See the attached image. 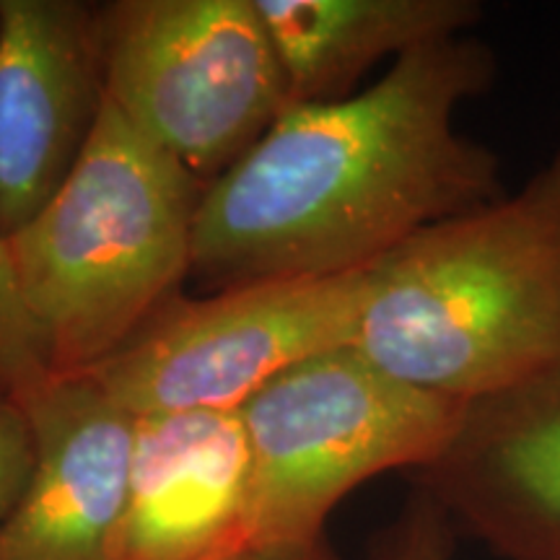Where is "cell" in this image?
<instances>
[{
    "label": "cell",
    "instance_id": "obj_11",
    "mask_svg": "<svg viewBox=\"0 0 560 560\" xmlns=\"http://www.w3.org/2000/svg\"><path fill=\"white\" fill-rule=\"evenodd\" d=\"M289 104L335 102L384 60L467 34L472 0H257Z\"/></svg>",
    "mask_w": 560,
    "mask_h": 560
},
{
    "label": "cell",
    "instance_id": "obj_13",
    "mask_svg": "<svg viewBox=\"0 0 560 560\" xmlns=\"http://www.w3.org/2000/svg\"><path fill=\"white\" fill-rule=\"evenodd\" d=\"M457 529L423 490H412L400 516L380 532L371 560H452Z\"/></svg>",
    "mask_w": 560,
    "mask_h": 560
},
{
    "label": "cell",
    "instance_id": "obj_1",
    "mask_svg": "<svg viewBox=\"0 0 560 560\" xmlns=\"http://www.w3.org/2000/svg\"><path fill=\"white\" fill-rule=\"evenodd\" d=\"M493 73V52L459 34L405 52L346 100L289 104L202 192L195 276L219 291L363 272L499 198V156L457 128Z\"/></svg>",
    "mask_w": 560,
    "mask_h": 560
},
{
    "label": "cell",
    "instance_id": "obj_5",
    "mask_svg": "<svg viewBox=\"0 0 560 560\" xmlns=\"http://www.w3.org/2000/svg\"><path fill=\"white\" fill-rule=\"evenodd\" d=\"M96 39L104 100L206 187L289 107L257 0H120Z\"/></svg>",
    "mask_w": 560,
    "mask_h": 560
},
{
    "label": "cell",
    "instance_id": "obj_7",
    "mask_svg": "<svg viewBox=\"0 0 560 560\" xmlns=\"http://www.w3.org/2000/svg\"><path fill=\"white\" fill-rule=\"evenodd\" d=\"M412 478L495 558L560 560V350L462 405L452 436Z\"/></svg>",
    "mask_w": 560,
    "mask_h": 560
},
{
    "label": "cell",
    "instance_id": "obj_6",
    "mask_svg": "<svg viewBox=\"0 0 560 560\" xmlns=\"http://www.w3.org/2000/svg\"><path fill=\"white\" fill-rule=\"evenodd\" d=\"M366 291L369 270L174 296L86 376L136 418L240 410L285 369L353 346Z\"/></svg>",
    "mask_w": 560,
    "mask_h": 560
},
{
    "label": "cell",
    "instance_id": "obj_14",
    "mask_svg": "<svg viewBox=\"0 0 560 560\" xmlns=\"http://www.w3.org/2000/svg\"><path fill=\"white\" fill-rule=\"evenodd\" d=\"M34 470V433L24 405L0 392V537Z\"/></svg>",
    "mask_w": 560,
    "mask_h": 560
},
{
    "label": "cell",
    "instance_id": "obj_2",
    "mask_svg": "<svg viewBox=\"0 0 560 560\" xmlns=\"http://www.w3.org/2000/svg\"><path fill=\"white\" fill-rule=\"evenodd\" d=\"M353 346L467 402L560 350V145L516 192L423 229L369 270Z\"/></svg>",
    "mask_w": 560,
    "mask_h": 560
},
{
    "label": "cell",
    "instance_id": "obj_10",
    "mask_svg": "<svg viewBox=\"0 0 560 560\" xmlns=\"http://www.w3.org/2000/svg\"><path fill=\"white\" fill-rule=\"evenodd\" d=\"M21 405L34 470L0 537V560H112L136 416L89 376L52 380Z\"/></svg>",
    "mask_w": 560,
    "mask_h": 560
},
{
    "label": "cell",
    "instance_id": "obj_3",
    "mask_svg": "<svg viewBox=\"0 0 560 560\" xmlns=\"http://www.w3.org/2000/svg\"><path fill=\"white\" fill-rule=\"evenodd\" d=\"M206 185L109 100L79 161L32 221L9 236L52 380L115 355L192 272Z\"/></svg>",
    "mask_w": 560,
    "mask_h": 560
},
{
    "label": "cell",
    "instance_id": "obj_4",
    "mask_svg": "<svg viewBox=\"0 0 560 560\" xmlns=\"http://www.w3.org/2000/svg\"><path fill=\"white\" fill-rule=\"evenodd\" d=\"M462 405L395 380L355 346L285 369L240 408L255 457V545L325 537L363 482L429 465Z\"/></svg>",
    "mask_w": 560,
    "mask_h": 560
},
{
    "label": "cell",
    "instance_id": "obj_9",
    "mask_svg": "<svg viewBox=\"0 0 560 560\" xmlns=\"http://www.w3.org/2000/svg\"><path fill=\"white\" fill-rule=\"evenodd\" d=\"M255 535V457L242 410L136 418L112 560H229Z\"/></svg>",
    "mask_w": 560,
    "mask_h": 560
},
{
    "label": "cell",
    "instance_id": "obj_15",
    "mask_svg": "<svg viewBox=\"0 0 560 560\" xmlns=\"http://www.w3.org/2000/svg\"><path fill=\"white\" fill-rule=\"evenodd\" d=\"M229 560H340L327 537L310 542H257Z\"/></svg>",
    "mask_w": 560,
    "mask_h": 560
},
{
    "label": "cell",
    "instance_id": "obj_12",
    "mask_svg": "<svg viewBox=\"0 0 560 560\" xmlns=\"http://www.w3.org/2000/svg\"><path fill=\"white\" fill-rule=\"evenodd\" d=\"M50 382L45 340L21 291L9 236L0 234V392L26 402Z\"/></svg>",
    "mask_w": 560,
    "mask_h": 560
},
{
    "label": "cell",
    "instance_id": "obj_8",
    "mask_svg": "<svg viewBox=\"0 0 560 560\" xmlns=\"http://www.w3.org/2000/svg\"><path fill=\"white\" fill-rule=\"evenodd\" d=\"M102 102L96 11L73 0H0V234L52 198Z\"/></svg>",
    "mask_w": 560,
    "mask_h": 560
}]
</instances>
